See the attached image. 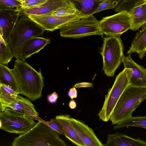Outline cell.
I'll use <instances>...</instances> for the list:
<instances>
[{"label": "cell", "mask_w": 146, "mask_h": 146, "mask_svg": "<svg viewBox=\"0 0 146 146\" xmlns=\"http://www.w3.org/2000/svg\"><path fill=\"white\" fill-rule=\"evenodd\" d=\"M12 69L19 86V94L33 102L42 97L44 78L40 68L38 72L25 61L16 59Z\"/></svg>", "instance_id": "6da1fadb"}, {"label": "cell", "mask_w": 146, "mask_h": 146, "mask_svg": "<svg viewBox=\"0 0 146 146\" xmlns=\"http://www.w3.org/2000/svg\"><path fill=\"white\" fill-rule=\"evenodd\" d=\"M46 125L38 121L30 130L15 138L12 146H67Z\"/></svg>", "instance_id": "7a4b0ae2"}, {"label": "cell", "mask_w": 146, "mask_h": 146, "mask_svg": "<svg viewBox=\"0 0 146 146\" xmlns=\"http://www.w3.org/2000/svg\"><path fill=\"white\" fill-rule=\"evenodd\" d=\"M146 99V88L129 86L121 95L110 120L117 124L132 116L133 112Z\"/></svg>", "instance_id": "3957f363"}, {"label": "cell", "mask_w": 146, "mask_h": 146, "mask_svg": "<svg viewBox=\"0 0 146 146\" xmlns=\"http://www.w3.org/2000/svg\"><path fill=\"white\" fill-rule=\"evenodd\" d=\"M132 70L124 68L116 77L112 86L109 89L103 106L98 114L100 119L104 122L110 120L113 111L121 95L129 86Z\"/></svg>", "instance_id": "277c9868"}, {"label": "cell", "mask_w": 146, "mask_h": 146, "mask_svg": "<svg viewBox=\"0 0 146 146\" xmlns=\"http://www.w3.org/2000/svg\"><path fill=\"white\" fill-rule=\"evenodd\" d=\"M123 45L120 36H107L104 39L101 52L103 60V70L109 77H113L122 63Z\"/></svg>", "instance_id": "5b68a950"}, {"label": "cell", "mask_w": 146, "mask_h": 146, "mask_svg": "<svg viewBox=\"0 0 146 146\" xmlns=\"http://www.w3.org/2000/svg\"><path fill=\"white\" fill-rule=\"evenodd\" d=\"M11 34L8 43L13 54L27 40L41 37L45 30L29 16H20Z\"/></svg>", "instance_id": "8992f818"}, {"label": "cell", "mask_w": 146, "mask_h": 146, "mask_svg": "<svg viewBox=\"0 0 146 146\" xmlns=\"http://www.w3.org/2000/svg\"><path fill=\"white\" fill-rule=\"evenodd\" d=\"M59 29L60 35L64 37L79 38L90 35H103L100 28L99 21L93 15L66 24Z\"/></svg>", "instance_id": "52a82bcc"}, {"label": "cell", "mask_w": 146, "mask_h": 146, "mask_svg": "<svg viewBox=\"0 0 146 146\" xmlns=\"http://www.w3.org/2000/svg\"><path fill=\"white\" fill-rule=\"evenodd\" d=\"M34 120L7 108L0 112V129L9 133L21 135L35 124Z\"/></svg>", "instance_id": "ba28073f"}, {"label": "cell", "mask_w": 146, "mask_h": 146, "mask_svg": "<svg viewBox=\"0 0 146 146\" xmlns=\"http://www.w3.org/2000/svg\"><path fill=\"white\" fill-rule=\"evenodd\" d=\"M99 23L102 33L107 36H120L131 27L129 14L125 10L103 18Z\"/></svg>", "instance_id": "9c48e42d"}, {"label": "cell", "mask_w": 146, "mask_h": 146, "mask_svg": "<svg viewBox=\"0 0 146 146\" xmlns=\"http://www.w3.org/2000/svg\"><path fill=\"white\" fill-rule=\"evenodd\" d=\"M19 94L15 98L0 99V112L9 108L34 120L38 121H43V120L39 117V113L33 104L28 99Z\"/></svg>", "instance_id": "30bf717a"}, {"label": "cell", "mask_w": 146, "mask_h": 146, "mask_svg": "<svg viewBox=\"0 0 146 146\" xmlns=\"http://www.w3.org/2000/svg\"><path fill=\"white\" fill-rule=\"evenodd\" d=\"M29 17L42 27L45 31H52L59 29L61 26L66 24L79 20L87 16L78 13L73 15L65 17H59L51 15H29Z\"/></svg>", "instance_id": "8fae6325"}, {"label": "cell", "mask_w": 146, "mask_h": 146, "mask_svg": "<svg viewBox=\"0 0 146 146\" xmlns=\"http://www.w3.org/2000/svg\"><path fill=\"white\" fill-rule=\"evenodd\" d=\"M22 10L21 7L0 9V35L8 43Z\"/></svg>", "instance_id": "7c38bea8"}, {"label": "cell", "mask_w": 146, "mask_h": 146, "mask_svg": "<svg viewBox=\"0 0 146 146\" xmlns=\"http://www.w3.org/2000/svg\"><path fill=\"white\" fill-rule=\"evenodd\" d=\"M51 42L49 38L41 37L31 38L25 41L13 54L14 56L16 59L25 61L27 58L39 52Z\"/></svg>", "instance_id": "4fadbf2b"}, {"label": "cell", "mask_w": 146, "mask_h": 146, "mask_svg": "<svg viewBox=\"0 0 146 146\" xmlns=\"http://www.w3.org/2000/svg\"><path fill=\"white\" fill-rule=\"evenodd\" d=\"M66 7L75 8L70 0H47L39 6L22 9L20 16L50 15L58 8Z\"/></svg>", "instance_id": "5bb4252c"}, {"label": "cell", "mask_w": 146, "mask_h": 146, "mask_svg": "<svg viewBox=\"0 0 146 146\" xmlns=\"http://www.w3.org/2000/svg\"><path fill=\"white\" fill-rule=\"evenodd\" d=\"M122 63L124 68L132 70V75L129 81V86L134 87L146 88V68L136 63L131 55L123 56Z\"/></svg>", "instance_id": "9a60e30c"}, {"label": "cell", "mask_w": 146, "mask_h": 146, "mask_svg": "<svg viewBox=\"0 0 146 146\" xmlns=\"http://www.w3.org/2000/svg\"><path fill=\"white\" fill-rule=\"evenodd\" d=\"M70 121L86 146H105L98 138L93 129L84 122L71 117Z\"/></svg>", "instance_id": "2e32d148"}, {"label": "cell", "mask_w": 146, "mask_h": 146, "mask_svg": "<svg viewBox=\"0 0 146 146\" xmlns=\"http://www.w3.org/2000/svg\"><path fill=\"white\" fill-rule=\"evenodd\" d=\"M71 116L69 114H60L56 118L61 126L64 136L74 144L78 146H86L70 122Z\"/></svg>", "instance_id": "e0dca14e"}, {"label": "cell", "mask_w": 146, "mask_h": 146, "mask_svg": "<svg viewBox=\"0 0 146 146\" xmlns=\"http://www.w3.org/2000/svg\"><path fill=\"white\" fill-rule=\"evenodd\" d=\"M105 146H146V142L135 139L122 133L108 134Z\"/></svg>", "instance_id": "ac0fdd59"}, {"label": "cell", "mask_w": 146, "mask_h": 146, "mask_svg": "<svg viewBox=\"0 0 146 146\" xmlns=\"http://www.w3.org/2000/svg\"><path fill=\"white\" fill-rule=\"evenodd\" d=\"M141 27L136 33L127 54L131 55L136 52L141 59L146 54V23Z\"/></svg>", "instance_id": "d6986e66"}, {"label": "cell", "mask_w": 146, "mask_h": 146, "mask_svg": "<svg viewBox=\"0 0 146 146\" xmlns=\"http://www.w3.org/2000/svg\"><path fill=\"white\" fill-rule=\"evenodd\" d=\"M106 0H70L81 15H92L101 4Z\"/></svg>", "instance_id": "ffe728a7"}, {"label": "cell", "mask_w": 146, "mask_h": 146, "mask_svg": "<svg viewBox=\"0 0 146 146\" xmlns=\"http://www.w3.org/2000/svg\"><path fill=\"white\" fill-rule=\"evenodd\" d=\"M128 12L131 21V30L136 31L146 23V4L133 7Z\"/></svg>", "instance_id": "44dd1931"}, {"label": "cell", "mask_w": 146, "mask_h": 146, "mask_svg": "<svg viewBox=\"0 0 146 146\" xmlns=\"http://www.w3.org/2000/svg\"><path fill=\"white\" fill-rule=\"evenodd\" d=\"M0 84L6 85L19 94V89L12 69L0 64Z\"/></svg>", "instance_id": "7402d4cb"}, {"label": "cell", "mask_w": 146, "mask_h": 146, "mask_svg": "<svg viewBox=\"0 0 146 146\" xmlns=\"http://www.w3.org/2000/svg\"><path fill=\"white\" fill-rule=\"evenodd\" d=\"M129 126L139 127L146 129V115L132 116L114 126L113 129L116 130L123 127Z\"/></svg>", "instance_id": "603a6c76"}, {"label": "cell", "mask_w": 146, "mask_h": 146, "mask_svg": "<svg viewBox=\"0 0 146 146\" xmlns=\"http://www.w3.org/2000/svg\"><path fill=\"white\" fill-rule=\"evenodd\" d=\"M14 56L8 42L0 35V64L7 65Z\"/></svg>", "instance_id": "cb8c5ba5"}, {"label": "cell", "mask_w": 146, "mask_h": 146, "mask_svg": "<svg viewBox=\"0 0 146 146\" xmlns=\"http://www.w3.org/2000/svg\"><path fill=\"white\" fill-rule=\"evenodd\" d=\"M19 93L5 85L0 84V99H9L16 98Z\"/></svg>", "instance_id": "d4e9b609"}, {"label": "cell", "mask_w": 146, "mask_h": 146, "mask_svg": "<svg viewBox=\"0 0 146 146\" xmlns=\"http://www.w3.org/2000/svg\"><path fill=\"white\" fill-rule=\"evenodd\" d=\"M50 121H47L43 120L41 121L51 129L58 136L61 135L64 136V133L63 129L55 118L50 119Z\"/></svg>", "instance_id": "484cf974"}, {"label": "cell", "mask_w": 146, "mask_h": 146, "mask_svg": "<svg viewBox=\"0 0 146 146\" xmlns=\"http://www.w3.org/2000/svg\"><path fill=\"white\" fill-rule=\"evenodd\" d=\"M78 13V11L75 8L66 7L58 8L52 12L51 15L59 17H65L73 15Z\"/></svg>", "instance_id": "4316f807"}, {"label": "cell", "mask_w": 146, "mask_h": 146, "mask_svg": "<svg viewBox=\"0 0 146 146\" xmlns=\"http://www.w3.org/2000/svg\"><path fill=\"white\" fill-rule=\"evenodd\" d=\"M141 0H124L118 4L114 8L116 12L125 10L129 11L135 3Z\"/></svg>", "instance_id": "83f0119b"}, {"label": "cell", "mask_w": 146, "mask_h": 146, "mask_svg": "<svg viewBox=\"0 0 146 146\" xmlns=\"http://www.w3.org/2000/svg\"><path fill=\"white\" fill-rule=\"evenodd\" d=\"M22 9L36 7L43 4L47 0H20Z\"/></svg>", "instance_id": "f1b7e54d"}, {"label": "cell", "mask_w": 146, "mask_h": 146, "mask_svg": "<svg viewBox=\"0 0 146 146\" xmlns=\"http://www.w3.org/2000/svg\"><path fill=\"white\" fill-rule=\"evenodd\" d=\"M21 5L18 0H0V9L15 8Z\"/></svg>", "instance_id": "f546056e"}, {"label": "cell", "mask_w": 146, "mask_h": 146, "mask_svg": "<svg viewBox=\"0 0 146 146\" xmlns=\"http://www.w3.org/2000/svg\"><path fill=\"white\" fill-rule=\"evenodd\" d=\"M116 5L113 0H106L93 13V15L105 10L114 9Z\"/></svg>", "instance_id": "4dcf8cb0"}, {"label": "cell", "mask_w": 146, "mask_h": 146, "mask_svg": "<svg viewBox=\"0 0 146 146\" xmlns=\"http://www.w3.org/2000/svg\"><path fill=\"white\" fill-rule=\"evenodd\" d=\"M58 98V94L55 92H54L51 94L48 95L47 97V100L50 103H55Z\"/></svg>", "instance_id": "1f68e13d"}, {"label": "cell", "mask_w": 146, "mask_h": 146, "mask_svg": "<svg viewBox=\"0 0 146 146\" xmlns=\"http://www.w3.org/2000/svg\"><path fill=\"white\" fill-rule=\"evenodd\" d=\"M77 91L76 88L74 87L70 88L68 92V96L71 99L76 98L77 97Z\"/></svg>", "instance_id": "d6a6232c"}, {"label": "cell", "mask_w": 146, "mask_h": 146, "mask_svg": "<svg viewBox=\"0 0 146 146\" xmlns=\"http://www.w3.org/2000/svg\"><path fill=\"white\" fill-rule=\"evenodd\" d=\"M93 84L90 83L82 82L76 84L73 87L76 88H80L81 87H92Z\"/></svg>", "instance_id": "836d02e7"}, {"label": "cell", "mask_w": 146, "mask_h": 146, "mask_svg": "<svg viewBox=\"0 0 146 146\" xmlns=\"http://www.w3.org/2000/svg\"><path fill=\"white\" fill-rule=\"evenodd\" d=\"M68 106L70 109H74L76 106V103L73 99H71L69 102Z\"/></svg>", "instance_id": "e575fe53"}, {"label": "cell", "mask_w": 146, "mask_h": 146, "mask_svg": "<svg viewBox=\"0 0 146 146\" xmlns=\"http://www.w3.org/2000/svg\"><path fill=\"white\" fill-rule=\"evenodd\" d=\"M144 4H146V0H141L136 2L133 7H137Z\"/></svg>", "instance_id": "d590c367"}, {"label": "cell", "mask_w": 146, "mask_h": 146, "mask_svg": "<svg viewBox=\"0 0 146 146\" xmlns=\"http://www.w3.org/2000/svg\"><path fill=\"white\" fill-rule=\"evenodd\" d=\"M115 3L116 5V6L120 2L123 1L124 0H113Z\"/></svg>", "instance_id": "8d00e7d4"}, {"label": "cell", "mask_w": 146, "mask_h": 146, "mask_svg": "<svg viewBox=\"0 0 146 146\" xmlns=\"http://www.w3.org/2000/svg\"></svg>", "instance_id": "74e56055"}]
</instances>
